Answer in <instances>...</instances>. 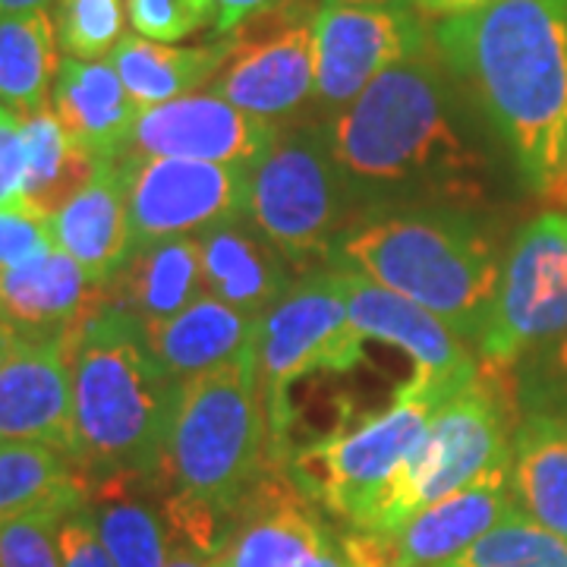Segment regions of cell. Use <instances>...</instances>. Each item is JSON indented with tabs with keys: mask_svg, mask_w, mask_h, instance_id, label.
I'll return each mask as SVG.
<instances>
[{
	"mask_svg": "<svg viewBox=\"0 0 567 567\" xmlns=\"http://www.w3.org/2000/svg\"><path fill=\"white\" fill-rule=\"evenodd\" d=\"M432 39L524 181L548 193L567 158V0H492L442 20Z\"/></svg>",
	"mask_w": 567,
	"mask_h": 567,
	"instance_id": "1",
	"label": "cell"
},
{
	"mask_svg": "<svg viewBox=\"0 0 567 567\" xmlns=\"http://www.w3.org/2000/svg\"><path fill=\"white\" fill-rule=\"evenodd\" d=\"M435 54L429 48L420 58L394 63L365 85L357 102L322 123L357 203L432 199V205H447L480 196L483 155L457 126Z\"/></svg>",
	"mask_w": 567,
	"mask_h": 567,
	"instance_id": "2",
	"label": "cell"
},
{
	"mask_svg": "<svg viewBox=\"0 0 567 567\" xmlns=\"http://www.w3.org/2000/svg\"><path fill=\"white\" fill-rule=\"evenodd\" d=\"M70 457L82 473L158 480L181 382L155 360L140 319L104 300L70 331Z\"/></svg>",
	"mask_w": 567,
	"mask_h": 567,
	"instance_id": "3",
	"label": "cell"
},
{
	"mask_svg": "<svg viewBox=\"0 0 567 567\" xmlns=\"http://www.w3.org/2000/svg\"><path fill=\"white\" fill-rule=\"evenodd\" d=\"M271 470L256 350L181 382L158 473L171 486L164 514L174 524L227 533L230 514Z\"/></svg>",
	"mask_w": 567,
	"mask_h": 567,
	"instance_id": "4",
	"label": "cell"
},
{
	"mask_svg": "<svg viewBox=\"0 0 567 567\" xmlns=\"http://www.w3.org/2000/svg\"><path fill=\"white\" fill-rule=\"evenodd\" d=\"M334 262L429 309L464 341H480L502 265L486 230L451 205H406L357 221Z\"/></svg>",
	"mask_w": 567,
	"mask_h": 567,
	"instance_id": "5",
	"label": "cell"
},
{
	"mask_svg": "<svg viewBox=\"0 0 567 567\" xmlns=\"http://www.w3.org/2000/svg\"><path fill=\"white\" fill-rule=\"evenodd\" d=\"M498 379L502 375L483 369L473 385L435 406L420 445L350 529L388 536L429 505L511 464L514 439L507 425V394Z\"/></svg>",
	"mask_w": 567,
	"mask_h": 567,
	"instance_id": "6",
	"label": "cell"
},
{
	"mask_svg": "<svg viewBox=\"0 0 567 567\" xmlns=\"http://www.w3.org/2000/svg\"><path fill=\"white\" fill-rule=\"evenodd\" d=\"M365 338L350 324L344 275L338 265L303 275L259 319L256 365L268 416V454L287 470L293 429L290 388L312 372H353Z\"/></svg>",
	"mask_w": 567,
	"mask_h": 567,
	"instance_id": "7",
	"label": "cell"
},
{
	"mask_svg": "<svg viewBox=\"0 0 567 567\" xmlns=\"http://www.w3.org/2000/svg\"><path fill=\"white\" fill-rule=\"evenodd\" d=\"M357 196L338 167L322 126L278 133L249 171V221L293 262L334 259Z\"/></svg>",
	"mask_w": 567,
	"mask_h": 567,
	"instance_id": "8",
	"label": "cell"
},
{
	"mask_svg": "<svg viewBox=\"0 0 567 567\" xmlns=\"http://www.w3.org/2000/svg\"><path fill=\"white\" fill-rule=\"evenodd\" d=\"M439 404L442 398L432 388L410 379L382 413L357 425H338L319 442L300 447L287 461L290 483L312 505H322L353 527L379 488L420 445Z\"/></svg>",
	"mask_w": 567,
	"mask_h": 567,
	"instance_id": "9",
	"label": "cell"
},
{
	"mask_svg": "<svg viewBox=\"0 0 567 567\" xmlns=\"http://www.w3.org/2000/svg\"><path fill=\"white\" fill-rule=\"evenodd\" d=\"M567 331V215H539L511 244L498 293L476 341L480 363L505 375Z\"/></svg>",
	"mask_w": 567,
	"mask_h": 567,
	"instance_id": "10",
	"label": "cell"
},
{
	"mask_svg": "<svg viewBox=\"0 0 567 567\" xmlns=\"http://www.w3.org/2000/svg\"><path fill=\"white\" fill-rule=\"evenodd\" d=\"M316 13L309 0H284L234 29L208 92L268 123L297 114L316 95Z\"/></svg>",
	"mask_w": 567,
	"mask_h": 567,
	"instance_id": "11",
	"label": "cell"
},
{
	"mask_svg": "<svg viewBox=\"0 0 567 567\" xmlns=\"http://www.w3.org/2000/svg\"><path fill=\"white\" fill-rule=\"evenodd\" d=\"M133 246L196 237L212 224L249 218V167L189 158H117Z\"/></svg>",
	"mask_w": 567,
	"mask_h": 567,
	"instance_id": "12",
	"label": "cell"
},
{
	"mask_svg": "<svg viewBox=\"0 0 567 567\" xmlns=\"http://www.w3.org/2000/svg\"><path fill=\"white\" fill-rule=\"evenodd\" d=\"M432 48L420 13L404 7L322 3L316 13V102L331 117L365 92L394 63Z\"/></svg>",
	"mask_w": 567,
	"mask_h": 567,
	"instance_id": "13",
	"label": "cell"
},
{
	"mask_svg": "<svg viewBox=\"0 0 567 567\" xmlns=\"http://www.w3.org/2000/svg\"><path fill=\"white\" fill-rule=\"evenodd\" d=\"M278 126L252 117L215 92H193L142 107L121 158H189L256 167L278 140Z\"/></svg>",
	"mask_w": 567,
	"mask_h": 567,
	"instance_id": "14",
	"label": "cell"
},
{
	"mask_svg": "<svg viewBox=\"0 0 567 567\" xmlns=\"http://www.w3.org/2000/svg\"><path fill=\"white\" fill-rule=\"evenodd\" d=\"M338 268L344 275L350 324L365 341L375 338V341L401 347L413 360L416 382H423L442 401H447L451 394L464 391L483 375V363L473 357L464 338L454 334L439 316H432L429 309L406 300L401 293H391L385 287L372 284L347 265H338Z\"/></svg>",
	"mask_w": 567,
	"mask_h": 567,
	"instance_id": "15",
	"label": "cell"
},
{
	"mask_svg": "<svg viewBox=\"0 0 567 567\" xmlns=\"http://www.w3.org/2000/svg\"><path fill=\"white\" fill-rule=\"evenodd\" d=\"M331 546L312 502L271 470L230 514L215 567H331Z\"/></svg>",
	"mask_w": 567,
	"mask_h": 567,
	"instance_id": "16",
	"label": "cell"
},
{
	"mask_svg": "<svg viewBox=\"0 0 567 567\" xmlns=\"http://www.w3.org/2000/svg\"><path fill=\"white\" fill-rule=\"evenodd\" d=\"M514 511L517 502L511 492V464H507L476 480L473 486L429 505L388 536H372L357 529L353 536L375 567H442Z\"/></svg>",
	"mask_w": 567,
	"mask_h": 567,
	"instance_id": "17",
	"label": "cell"
},
{
	"mask_svg": "<svg viewBox=\"0 0 567 567\" xmlns=\"http://www.w3.org/2000/svg\"><path fill=\"white\" fill-rule=\"evenodd\" d=\"M70 331L17 338L0 360V442H35L70 454Z\"/></svg>",
	"mask_w": 567,
	"mask_h": 567,
	"instance_id": "18",
	"label": "cell"
},
{
	"mask_svg": "<svg viewBox=\"0 0 567 567\" xmlns=\"http://www.w3.org/2000/svg\"><path fill=\"white\" fill-rule=\"evenodd\" d=\"M102 303L104 287L89 281V275L58 246L0 268V324L17 338L70 331Z\"/></svg>",
	"mask_w": 567,
	"mask_h": 567,
	"instance_id": "19",
	"label": "cell"
},
{
	"mask_svg": "<svg viewBox=\"0 0 567 567\" xmlns=\"http://www.w3.org/2000/svg\"><path fill=\"white\" fill-rule=\"evenodd\" d=\"M196 244L203 259L205 293L252 319H262L293 287V262L256 224H246L244 218L205 227L196 234Z\"/></svg>",
	"mask_w": 567,
	"mask_h": 567,
	"instance_id": "20",
	"label": "cell"
},
{
	"mask_svg": "<svg viewBox=\"0 0 567 567\" xmlns=\"http://www.w3.org/2000/svg\"><path fill=\"white\" fill-rule=\"evenodd\" d=\"M51 111L66 136L99 162L121 158L140 117V104L130 99L114 63L73 58L61 61L51 89Z\"/></svg>",
	"mask_w": 567,
	"mask_h": 567,
	"instance_id": "21",
	"label": "cell"
},
{
	"mask_svg": "<svg viewBox=\"0 0 567 567\" xmlns=\"http://www.w3.org/2000/svg\"><path fill=\"white\" fill-rule=\"evenodd\" d=\"M256 334L259 319L221 303L212 293H203L177 316L145 328L155 360L174 382H189L240 360L256 350Z\"/></svg>",
	"mask_w": 567,
	"mask_h": 567,
	"instance_id": "22",
	"label": "cell"
},
{
	"mask_svg": "<svg viewBox=\"0 0 567 567\" xmlns=\"http://www.w3.org/2000/svg\"><path fill=\"white\" fill-rule=\"evenodd\" d=\"M54 246L89 275V281H111L133 252V227L126 208V183L121 167L104 162L99 177L51 218Z\"/></svg>",
	"mask_w": 567,
	"mask_h": 567,
	"instance_id": "23",
	"label": "cell"
},
{
	"mask_svg": "<svg viewBox=\"0 0 567 567\" xmlns=\"http://www.w3.org/2000/svg\"><path fill=\"white\" fill-rule=\"evenodd\" d=\"M205 293L196 237L133 246L123 268L104 284V300L126 309L145 328L183 312Z\"/></svg>",
	"mask_w": 567,
	"mask_h": 567,
	"instance_id": "24",
	"label": "cell"
},
{
	"mask_svg": "<svg viewBox=\"0 0 567 567\" xmlns=\"http://www.w3.org/2000/svg\"><path fill=\"white\" fill-rule=\"evenodd\" d=\"M158 480L142 473H111L89 480V511L107 555L117 567H164L171 527L164 505L152 502Z\"/></svg>",
	"mask_w": 567,
	"mask_h": 567,
	"instance_id": "25",
	"label": "cell"
},
{
	"mask_svg": "<svg viewBox=\"0 0 567 567\" xmlns=\"http://www.w3.org/2000/svg\"><path fill=\"white\" fill-rule=\"evenodd\" d=\"M511 492L529 520L567 539V420L533 410L517 425Z\"/></svg>",
	"mask_w": 567,
	"mask_h": 567,
	"instance_id": "26",
	"label": "cell"
},
{
	"mask_svg": "<svg viewBox=\"0 0 567 567\" xmlns=\"http://www.w3.org/2000/svg\"><path fill=\"white\" fill-rule=\"evenodd\" d=\"M227 51H230L227 35H221V41L215 44H193V48H177L142 35H123L111 54V63L126 85L130 99L142 111L203 89L205 82L218 76V70L227 61Z\"/></svg>",
	"mask_w": 567,
	"mask_h": 567,
	"instance_id": "27",
	"label": "cell"
},
{
	"mask_svg": "<svg viewBox=\"0 0 567 567\" xmlns=\"http://www.w3.org/2000/svg\"><path fill=\"white\" fill-rule=\"evenodd\" d=\"M25 142V186L22 205L41 218H54L89 183L99 177L102 164L66 136L58 114L48 107L17 114Z\"/></svg>",
	"mask_w": 567,
	"mask_h": 567,
	"instance_id": "28",
	"label": "cell"
},
{
	"mask_svg": "<svg viewBox=\"0 0 567 567\" xmlns=\"http://www.w3.org/2000/svg\"><path fill=\"white\" fill-rule=\"evenodd\" d=\"M89 502L82 466L51 445L0 442V524L41 507L76 511Z\"/></svg>",
	"mask_w": 567,
	"mask_h": 567,
	"instance_id": "29",
	"label": "cell"
},
{
	"mask_svg": "<svg viewBox=\"0 0 567 567\" xmlns=\"http://www.w3.org/2000/svg\"><path fill=\"white\" fill-rule=\"evenodd\" d=\"M61 44L48 10L0 17V104L13 114L48 107L61 70Z\"/></svg>",
	"mask_w": 567,
	"mask_h": 567,
	"instance_id": "30",
	"label": "cell"
},
{
	"mask_svg": "<svg viewBox=\"0 0 567 567\" xmlns=\"http://www.w3.org/2000/svg\"><path fill=\"white\" fill-rule=\"evenodd\" d=\"M442 567H567V539L517 507Z\"/></svg>",
	"mask_w": 567,
	"mask_h": 567,
	"instance_id": "31",
	"label": "cell"
},
{
	"mask_svg": "<svg viewBox=\"0 0 567 567\" xmlns=\"http://www.w3.org/2000/svg\"><path fill=\"white\" fill-rule=\"evenodd\" d=\"M58 44L73 61H104L126 29L123 0H54Z\"/></svg>",
	"mask_w": 567,
	"mask_h": 567,
	"instance_id": "32",
	"label": "cell"
},
{
	"mask_svg": "<svg viewBox=\"0 0 567 567\" xmlns=\"http://www.w3.org/2000/svg\"><path fill=\"white\" fill-rule=\"evenodd\" d=\"M70 511L41 507L0 524V567H63L61 524Z\"/></svg>",
	"mask_w": 567,
	"mask_h": 567,
	"instance_id": "33",
	"label": "cell"
},
{
	"mask_svg": "<svg viewBox=\"0 0 567 567\" xmlns=\"http://www.w3.org/2000/svg\"><path fill=\"white\" fill-rule=\"evenodd\" d=\"M126 17L136 35L152 41H181L215 25V0H126Z\"/></svg>",
	"mask_w": 567,
	"mask_h": 567,
	"instance_id": "34",
	"label": "cell"
},
{
	"mask_svg": "<svg viewBox=\"0 0 567 567\" xmlns=\"http://www.w3.org/2000/svg\"><path fill=\"white\" fill-rule=\"evenodd\" d=\"M54 246L51 221L25 205L0 208V268L20 265Z\"/></svg>",
	"mask_w": 567,
	"mask_h": 567,
	"instance_id": "35",
	"label": "cell"
},
{
	"mask_svg": "<svg viewBox=\"0 0 567 567\" xmlns=\"http://www.w3.org/2000/svg\"><path fill=\"white\" fill-rule=\"evenodd\" d=\"M61 558L63 567H117L114 558L107 555L99 529H95L89 505H80L63 517Z\"/></svg>",
	"mask_w": 567,
	"mask_h": 567,
	"instance_id": "36",
	"label": "cell"
},
{
	"mask_svg": "<svg viewBox=\"0 0 567 567\" xmlns=\"http://www.w3.org/2000/svg\"><path fill=\"white\" fill-rule=\"evenodd\" d=\"M25 186V142L20 117L13 111H0V208L22 205Z\"/></svg>",
	"mask_w": 567,
	"mask_h": 567,
	"instance_id": "37",
	"label": "cell"
},
{
	"mask_svg": "<svg viewBox=\"0 0 567 567\" xmlns=\"http://www.w3.org/2000/svg\"><path fill=\"white\" fill-rule=\"evenodd\" d=\"M278 3H284V0H215V10H218V17H215V32H218V35H230V32L240 29L246 20L259 17V13L278 7Z\"/></svg>",
	"mask_w": 567,
	"mask_h": 567,
	"instance_id": "38",
	"label": "cell"
},
{
	"mask_svg": "<svg viewBox=\"0 0 567 567\" xmlns=\"http://www.w3.org/2000/svg\"><path fill=\"white\" fill-rule=\"evenodd\" d=\"M331 567H375L363 555V548L357 543L353 529L334 536V546H331Z\"/></svg>",
	"mask_w": 567,
	"mask_h": 567,
	"instance_id": "39",
	"label": "cell"
},
{
	"mask_svg": "<svg viewBox=\"0 0 567 567\" xmlns=\"http://www.w3.org/2000/svg\"><path fill=\"white\" fill-rule=\"evenodd\" d=\"M420 13L425 17H461V13H470V10H480V7H486L492 0H410Z\"/></svg>",
	"mask_w": 567,
	"mask_h": 567,
	"instance_id": "40",
	"label": "cell"
},
{
	"mask_svg": "<svg viewBox=\"0 0 567 567\" xmlns=\"http://www.w3.org/2000/svg\"><path fill=\"white\" fill-rule=\"evenodd\" d=\"M164 567H215V558L203 555L199 548L186 546L181 536L171 533V555H167V565Z\"/></svg>",
	"mask_w": 567,
	"mask_h": 567,
	"instance_id": "41",
	"label": "cell"
},
{
	"mask_svg": "<svg viewBox=\"0 0 567 567\" xmlns=\"http://www.w3.org/2000/svg\"><path fill=\"white\" fill-rule=\"evenodd\" d=\"M546 360H548V369H551V379H555L558 385L567 388V331L558 338V341H551Z\"/></svg>",
	"mask_w": 567,
	"mask_h": 567,
	"instance_id": "42",
	"label": "cell"
},
{
	"mask_svg": "<svg viewBox=\"0 0 567 567\" xmlns=\"http://www.w3.org/2000/svg\"><path fill=\"white\" fill-rule=\"evenodd\" d=\"M51 0H0V17L13 13H32V10H48Z\"/></svg>",
	"mask_w": 567,
	"mask_h": 567,
	"instance_id": "43",
	"label": "cell"
},
{
	"mask_svg": "<svg viewBox=\"0 0 567 567\" xmlns=\"http://www.w3.org/2000/svg\"><path fill=\"white\" fill-rule=\"evenodd\" d=\"M322 3H344V7H404L410 0H322Z\"/></svg>",
	"mask_w": 567,
	"mask_h": 567,
	"instance_id": "44",
	"label": "cell"
},
{
	"mask_svg": "<svg viewBox=\"0 0 567 567\" xmlns=\"http://www.w3.org/2000/svg\"><path fill=\"white\" fill-rule=\"evenodd\" d=\"M13 341H17V334H13L10 328H3V324H0V360H3L7 353H10Z\"/></svg>",
	"mask_w": 567,
	"mask_h": 567,
	"instance_id": "45",
	"label": "cell"
},
{
	"mask_svg": "<svg viewBox=\"0 0 567 567\" xmlns=\"http://www.w3.org/2000/svg\"><path fill=\"white\" fill-rule=\"evenodd\" d=\"M551 189H555L558 196H565V203H567V158H565V171H561V177L555 181V186H551ZM551 189H548V193H551Z\"/></svg>",
	"mask_w": 567,
	"mask_h": 567,
	"instance_id": "46",
	"label": "cell"
},
{
	"mask_svg": "<svg viewBox=\"0 0 567 567\" xmlns=\"http://www.w3.org/2000/svg\"><path fill=\"white\" fill-rule=\"evenodd\" d=\"M0 111H3V104H0Z\"/></svg>",
	"mask_w": 567,
	"mask_h": 567,
	"instance_id": "47",
	"label": "cell"
}]
</instances>
